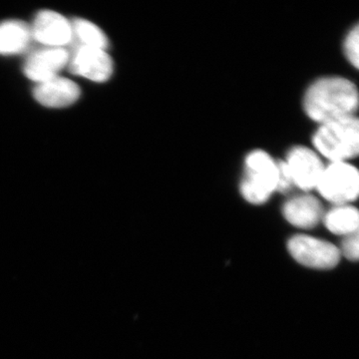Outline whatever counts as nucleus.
Wrapping results in <instances>:
<instances>
[{"mask_svg": "<svg viewBox=\"0 0 359 359\" xmlns=\"http://www.w3.org/2000/svg\"><path fill=\"white\" fill-rule=\"evenodd\" d=\"M304 106L309 117L320 124L354 115L358 106V88L346 78H320L306 90Z\"/></svg>", "mask_w": 359, "mask_h": 359, "instance_id": "1", "label": "nucleus"}, {"mask_svg": "<svg viewBox=\"0 0 359 359\" xmlns=\"http://www.w3.org/2000/svg\"><path fill=\"white\" fill-rule=\"evenodd\" d=\"M320 154L330 162H347L358 155L359 124L354 115L320 124L313 138Z\"/></svg>", "mask_w": 359, "mask_h": 359, "instance_id": "2", "label": "nucleus"}, {"mask_svg": "<svg viewBox=\"0 0 359 359\" xmlns=\"http://www.w3.org/2000/svg\"><path fill=\"white\" fill-rule=\"evenodd\" d=\"M245 164L241 193L250 204H264L278 189V162L264 151L256 150L247 156Z\"/></svg>", "mask_w": 359, "mask_h": 359, "instance_id": "3", "label": "nucleus"}, {"mask_svg": "<svg viewBox=\"0 0 359 359\" xmlns=\"http://www.w3.org/2000/svg\"><path fill=\"white\" fill-rule=\"evenodd\" d=\"M316 189L321 197L335 205H348L358 197V169L348 162H330L323 169Z\"/></svg>", "mask_w": 359, "mask_h": 359, "instance_id": "4", "label": "nucleus"}, {"mask_svg": "<svg viewBox=\"0 0 359 359\" xmlns=\"http://www.w3.org/2000/svg\"><path fill=\"white\" fill-rule=\"evenodd\" d=\"M287 249L297 263L311 269H334L341 257L339 248L332 243L308 235L290 238Z\"/></svg>", "mask_w": 359, "mask_h": 359, "instance_id": "5", "label": "nucleus"}, {"mask_svg": "<svg viewBox=\"0 0 359 359\" xmlns=\"http://www.w3.org/2000/svg\"><path fill=\"white\" fill-rule=\"evenodd\" d=\"M292 185L302 191L316 189L323 174V161L311 149L297 146L290 151L285 161Z\"/></svg>", "mask_w": 359, "mask_h": 359, "instance_id": "6", "label": "nucleus"}, {"mask_svg": "<svg viewBox=\"0 0 359 359\" xmlns=\"http://www.w3.org/2000/svg\"><path fill=\"white\" fill-rule=\"evenodd\" d=\"M69 70L95 82L107 81L113 73V62L103 49L77 47L69 54Z\"/></svg>", "mask_w": 359, "mask_h": 359, "instance_id": "7", "label": "nucleus"}, {"mask_svg": "<svg viewBox=\"0 0 359 359\" xmlns=\"http://www.w3.org/2000/svg\"><path fill=\"white\" fill-rule=\"evenodd\" d=\"M30 29L32 39L46 47L65 48L72 39L71 22L55 11H40Z\"/></svg>", "mask_w": 359, "mask_h": 359, "instance_id": "8", "label": "nucleus"}, {"mask_svg": "<svg viewBox=\"0 0 359 359\" xmlns=\"http://www.w3.org/2000/svg\"><path fill=\"white\" fill-rule=\"evenodd\" d=\"M69 54L67 49L56 47H45L33 52L26 59L25 74L37 83L58 76L59 71L68 65Z\"/></svg>", "mask_w": 359, "mask_h": 359, "instance_id": "9", "label": "nucleus"}, {"mask_svg": "<svg viewBox=\"0 0 359 359\" xmlns=\"http://www.w3.org/2000/svg\"><path fill=\"white\" fill-rule=\"evenodd\" d=\"M34 98L49 108H63L76 102L80 97L79 86L67 78L55 76L37 83Z\"/></svg>", "mask_w": 359, "mask_h": 359, "instance_id": "10", "label": "nucleus"}, {"mask_svg": "<svg viewBox=\"0 0 359 359\" xmlns=\"http://www.w3.org/2000/svg\"><path fill=\"white\" fill-rule=\"evenodd\" d=\"M283 214L292 226L299 229H311L323 219V209L316 197L304 194L287 200L283 205Z\"/></svg>", "mask_w": 359, "mask_h": 359, "instance_id": "11", "label": "nucleus"}, {"mask_svg": "<svg viewBox=\"0 0 359 359\" xmlns=\"http://www.w3.org/2000/svg\"><path fill=\"white\" fill-rule=\"evenodd\" d=\"M32 40V29L22 21L9 20L0 23V54L21 53Z\"/></svg>", "mask_w": 359, "mask_h": 359, "instance_id": "12", "label": "nucleus"}, {"mask_svg": "<svg viewBox=\"0 0 359 359\" xmlns=\"http://www.w3.org/2000/svg\"><path fill=\"white\" fill-rule=\"evenodd\" d=\"M323 219L327 230L335 235L346 237L358 231L359 214L353 205H335L323 215Z\"/></svg>", "mask_w": 359, "mask_h": 359, "instance_id": "13", "label": "nucleus"}, {"mask_svg": "<svg viewBox=\"0 0 359 359\" xmlns=\"http://www.w3.org/2000/svg\"><path fill=\"white\" fill-rule=\"evenodd\" d=\"M72 39L70 44L77 47H90L105 50L108 47V39L105 33L93 23L85 20H74L71 22Z\"/></svg>", "mask_w": 359, "mask_h": 359, "instance_id": "14", "label": "nucleus"}, {"mask_svg": "<svg viewBox=\"0 0 359 359\" xmlns=\"http://www.w3.org/2000/svg\"><path fill=\"white\" fill-rule=\"evenodd\" d=\"M358 25H355L347 34L346 42H344V52H346V57L349 62L355 67L358 66Z\"/></svg>", "mask_w": 359, "mask_h": 359, "instance_id": "15", "label": "nucleus"}, {"mask_svg": "<svg viewBox=\"0 0 359 359\" xmlns=\"http://www.w3.org/2000/svg\"><path fill=\"white\" fill-rule=\"evenodd\" d=\"M339 252L340 255H344L349 261H358L359 257L358 231L344 237V241L341 242Z\"/></svg>", "mask_w": 359, "mask_h": 359, "instance_id": "16", "label": "nucleus"}, {"mask_svg": "<svg viewBox=\"0 0 359 359\" xmlns=\"http://www.w3.org/2000/svg\"><path fill=\"white\" fill-rule=\"evenodd\" d=\"M278 189L276 191H280V192H287L289 191L290 188H292V179H290L289 171H287V168L285 166V163L283 161H280V162H278Z\"/></svg>", "mask_w": 359, "mask_h": 359, "instance_id": "17", "label": "nucleus"}]
</instances>
